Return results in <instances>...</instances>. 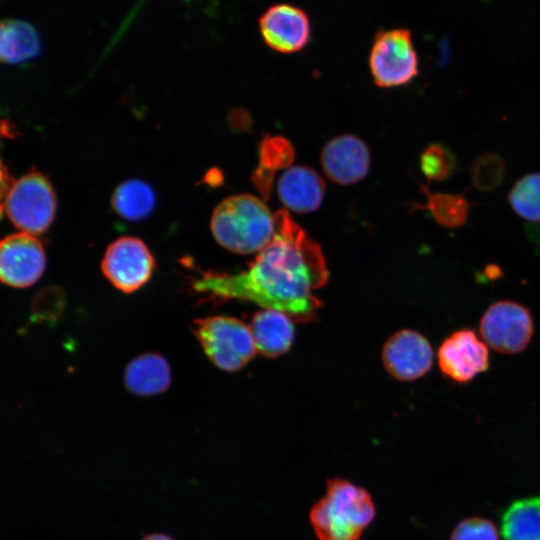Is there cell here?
Returning <instances> with one entry per match:
<instances>
[{"instance_id":"obj_1","label":"cell","mask_w":540,"mask_h":540,"mask_svg":"<svg viewBox=\"0 0 540 540\" xmlns=\"http://www.w3.org/2000/svg\"><path fill=\"white\" fill-rule=\"evenodd\" d=\"M276 232L249 268L237 274L207 272L192 283L197 293L245 300L283 312L294 321H308L320 307L314 291L327 283L329 272L320 246L287 210L274 214Z\"/></svg>"},{"instance_id":"obj_2","label":"cell","mask_w":540,"mask_h":540,"mask_svg":"<svg viewBox=\"0 0 540 540\" xmlns=\"http://www.w3.org/2000/svg\"><path fill=\"white\" fill-rule=\"evenodd\" d=\"M210 228L219 245L241 255L259 253L276 232L274 214L250 194L222 200L212 213Z\"/></svg>"},{"instance_id":"obj_3","label":"cell","mask_w":540,"mask_h":540,"mask_svg":"<svg viewBox=\"0 0 540 540\" xmlns=\"http://www.w3.org/2000/svg\"><path fill=\"white\" fill-rule=\"evenodd\" d=\"M375 517L369 492L341 478L330 479L310 521L319 540H359Z\"/></svg>"},{"instance_id":"obj_4","label":"cell","mask_w":540,"mask_h":540,"mask_svg":"<svg viewBox=\"0 0 540 540\" xmlns=\"http://www.w3.org/2000/svg\"><path fill=\"white\" fill-rule=\"evenodd\" d=\"M192 332L207 358L223 371L240 370L257 352L249 325L234 317L196 319Z\"/></svg>"},{"instance_id":"obj_5","label":"cell","mask_w":540,"mask_h":540,"mask_svg":"<svg viewBox=\"0 0 540 540\" xmlns=\"http://www.w3.org/2000/svg\"><path fill=\"white\" fill-rule=\"evenodd\" d=\"M2 206L16 228L37 235L45 232L53 222L57 199L46 176L32 170L8 185Z\"/></svg>"},{"instance_id":"obj_6","label":"cell","mask_w":540,"mask_h":540,"mask_svg":"<svg viewBox=\"0 0 540 540\" xmlns=\"http://www.w3.org/2000/svg\"><path fill=\"white\" fill-rule=\"evenodd\" d=\"M374 82L382 88L409 83L418 74V58L411 33L407 29H391L375 37L370 57Z\"/></svg>"},{"instance_id":"obj_7","label":"cell","mask_w":540,"mask_h":540,"mask_svg":"<svg viewBox=\"0 0 540 540\" xmlns=\"http://www.w3.org/2000/svg\"><path fill=\"white\" fill-rule=\"evenodd\" d=\"M479 331L488 347L502 354H517L530 343L534 322L527 307L501 300L492 303L483 313Z\"/></svg>"},{"instance_id":"obj_8","label":"cell","mask_w":540,"mask_h":540,"mask_svg":"<svg viewBox=\"0 0 540 540\" xmlns=\"http://www.w3.org/2000/svg\"><path fill=\"white\" fill-rule=\"evenodd\" d=\"M155 259L143 240L133 236L117 238L106 248L101 261L105 278L119 291L133 293L152 277Z\"/></svg>"},{"instance_id":"obj_9","label":"cell","mask_w":540,"mask_h":540,"mask_svg":"<svg viewBox=\"0 0 540 540\" xmlns=\"http://www.w3.org/2000/svg\"><path fill=\"white\" fill-rule=\"evenodd\" d=\"M45 267V250L35 235L20 231L1 241L0 277L4 284L29 287L41 278Z\"/></svg>"},{"instance_id":"obj_10","label":"cell","mask_w":540,"mask_h":540,"mask_svg":"<svg viewBox=\"0 0 540 540\" xmlns=\"http://www.w3.org/2000/svg\"><path fill=\"white\" fill-rule=\"evenodd\" d=\"M441 372L455 382L466 383L489 368L487 344L470 329L449 335L438 349Z\"/></svg>"},{"instance_id":"obj_11","label":"cell","mask_w":540,"mask_h":540,"mask_svg":"<svg viewBox=\"0 0 540 540\" xmlns=\"http://www.w3.org/2000/svg\"><path fill=\"white\" fill-rule=\"evenodd\" d=\"M382 361L393 378L413 381L430 371L433 365V350L421 333L403 329L394 333L384 344Z\"/></svg>"},{"instance_id":"obj_12","label":"cell","mask_w":540,"mask_h":540,"mask_svg":"<svg viewBox=\"0 0 540 540\" xmlns=\"http://www.w3.org/2000/svg\"><path fill=\"white\" fill-rule=\"evenodd\" d=\"M260 32L265 43L281 53L301 50L310 36V23L305 12L289 4L270 7L260 18Z\"/></svg>"},{"instance_id":"obj_13","label":"cell","mask_w":540,"mask_h":540,"mask_svg":"<svg viewBox=\"0 0 540 540\" xmlns=\"http://www.w3.org/2000/svg\"><path fill=\"white\" fill-rule=\"evenodd\" d=\"M321 164L326 176L340 185L362 180L368 173L370 154L357 136L345 134L333 138L323 147Z\"/></svg>"},{"instance_id":"obj_14","label":"cell","mask_w":540,"mask_h":540,"mask_svg":"<svg viewBox=\"0 0 540 540\" xmlns=\"http://www.w3.org/2000/svg\"><path fill=\"white\" fill-rule=\"evenodd\" d=\"M277 192L288 209L308 213L317 210L322 203L325 184L316 171L298 165L290 167L280 176Z\"/></svg>"},{"instance_id":"obj_15","label":"cell","mask_w":540,"mask_h":540,"mask_svg":"<svg viewBox=\"0 0 540 540\" xmlns=\"http://www.w3.org/2000/svg\"><path fill=\"white\" fill-rule=\"evenodd\" d=\"M171 367L159 353L148 352L133 358L125 367L123 381L126 389L141 397L156 396L168 390Z\"/></svg>"},{"instance_id":"obj_16","label":"cell","mask_w":540,"mask_h":540,"mask_svg":"<svg viewBox=\"0 0 540 540\" xmlns=\"http://www.w3.org/2000/svg\"><path fill=\"white\" fill-rule=\"evenodd\" d=\"M293 319L287 314L263 309L256 312L249 325L257 352L269 358L286 353L294 340Z\"/></svg>"},{"instance_id":"obj_17","label":"cell","mask_w":540,"mask_h":540,"mask_svg":"<svg viewBox=\"0 0 540 540\" xmlns=\"http://www.w3.org/2000/svg\"><path fill=\"white\" fill-rule=\"evenodd\" d=\"M40 41L35 28L21 20H5L1 24L0 57L8 64L33 59L39 52Z\"/></svg>"},{"instance_id":"obj_18","label":"cell","mask_w":540,"mask_h":540,"mask_svg":"<svg viewBox=\"0 0 540 540\" xmlns=\"http://www.w3.org/2000/svg\"><path fill=\"white\" fill-rule=\"evenodd\" d=\"M504 540H540V496L513 502L502 516Z\"/></svg>"},{"instance_id":"obj_19","label":"cell","mask_w":540,"mask_h":540,"mask_svg":"<svg viewBox=\"0 0 540 540\" xmlns=\"http://www.w3.org/2000/svg\"><path fill=\"white\" fill-rule=\"evenodd\" d=\"M113 210L123 219L139 221L148 217L155 206L153 189L144 181L131 179L119 184L111 198Z\"/></svg>"},{"instance_id":"obj_20","label":"cell","mask_w":540,"mask_h":540,"mask_svg":"<svg viewBox=\"0 0 540 540\" xmlns=\"http://www.w3.org/2000/svg\"><path fill=\"white\" fill-rule=\"evenodd\" d=\"M421 188L426 196L423 208L430 212L440 226L458 228L466 223L470 205L463 195L431 192L428 187L423 185Z\"/></svg>"},{"instance_id":"obj_21","label":"cell","mask_w":540,"mask_h":540,"mask_svg":"<svg viewBox=\"0 0 540 540\" xmlns=\"http://www.w3.org/2000/svg\"><path fill=\"white\" fill-rule=\"evenodd\" d=\"M514 212L527 221H540V173L527 174L519 179L508 195Z\"/></svg>"},{"instance_id":"obj_22","label":"cell","mask_w":540,"mask_h":540,"mask_svg":"<svg viewBox=\"0 0 540 540\" xmlns=\"http://www.w3.org/2000/svg\"><path fill=\"white\" fill-rule=\"evenodd\" d=\"M420 166L428 181H442L452 174L456 157L445 145L433 143L423 151Z\"/></svg>"},{"instance_id":"obj_23","label":"cell","mask_w":540,"mask_h":540,"mask_svg":"<svg viewBox=\"0 0 540 540\" xmlns=\"http://www.w3.org/2000/svg\"><path fill=\"white\" fill-rule=\"evenodd\" d=\"M505 163L495 153H484L478 156L471 168V180L474 188L480 191H491L503 180Z\"/></svg>"},{"instance_id":"obj_24","label":"cell","mask_w":540,"mask_h":540,"mask_svg":"<svg viewBox=\"0 0 540 540\" xmlns=\"http://www.w3.org/2000/svg\"><path fill=\"white\" fill-rule=\"evenodd\" d=\"M451 540H498V534L490 520L474 517L461 521L455 527Z\"/></svg>"},{"instance_id":"obj_25","label":"cell","mask_w":540,"mask_h":540,"mask_svg":"<svg viewBox=\"0 0 540 540\" xmlns=\"http://www.w3.org/2000/svg\"><path fill=\"white\" fill-rule=\"evenodd\" d=\"M64 294L57 287L43 289L32 304L33 314L42 320L57 318L64 308Z\"/></svg>"},{"instance_id":"obj_26","label":"cell","mask_w":540,"mask_h":540,"mask_svg":"<svg viewBox=\"0 0 540 540\" xmlns=\"http://www.w3.org/2000/svg\"><path fill=\"white\" fill-rule=\"evenodd\" d=\"M142 540H173L171 537L162 533H153L145 536Z\"/></svg>"}]
</instances>
